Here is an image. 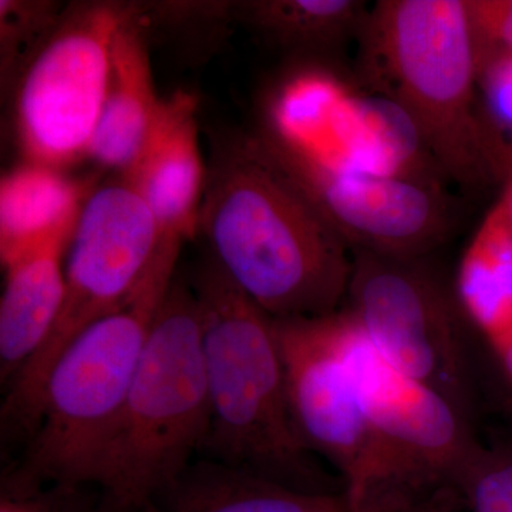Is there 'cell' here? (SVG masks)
Masks as SVG:
<instances>
[{
    "label": "cell",
    "mask_w": 512,
    "mask_h": 512,
    "mask_svg": "<svg viewBox=\"0 0 512 512\" xmlns=\"http://www.w3.org/2000/svg\"><path fill=\"white\" fill-rule=\"evenodd\" d=\"M200 232L211 258L272 319L322 318L345 305L352 251L261 134L215 146Z\"/></svg>",
    "instance_id": "obj_1"
},
{
    "label": "cell",
    "mask_w": 512,
    "mask_h": 512,
    "mask_svg": "<svg viewBox=\"0 0 512 512\" xmlns=\"http://www.w3.org/2000/svg\"><path fill=\"white\" fill-rule=\"evenodd\" d=\"M357 40L360 80L412 120L441 175L471 191L504 180L511 144L478 104L467 0H380Z\"/></svg>",
    "instance_id": "obj_2"
},
{
    "label": "cell",
    "mask_w": 512,
    "mask_h": 512,
    "mask_svg": "<svg viewBox=\"0 0 512 512\" xmlns=\"http://www.w3.org/2000/svg\"><path fill=\"white\" fill-rule=\"evenodd\" d=\"M211 426L201 454L311 493L345 491L315 463L291 409L275 320L214 259L195 272Z\"/></svg>",
    "instance_id": "obj_3"
},
{
    "label": "cell",
    "mask_w": 512,
    "mask_h": 512,
    "mask_svg": "<svg viewBox=\"0 0 512 512\" xmlns=\"http://www.w3.org/2000/svg\"><path fill=\"white\" fill-rule=\"evenodd\" d=\"M210 426L200 303L175 276L94 473L101 512H146L201 453Z\"/></svg>",
    "instance_id": "obj_4"
},
{
    "label": "cell",
    "mask_w": 512,
    "mask_h": 512,
    "mask_svg": "<svg viewBox=\"0 0 512 512\" xmlns=\"http://www.w3.org/2000/svg\"><path fill=\"white\" fill-rule=\"evenodd\" d=\"M180 249L160 248L130 302L67 346L47 376L36 429L3 488L92 487L101 454L136 377L151 325L175 278Z\"/></svg>",
    "instance_id": "obj_5"
},
{
    "label": "cell",
    "mask_w": 512,
    "mask_h": 512,
    "mask_svg": "<svg viewBox=\"0 0 512 512\" xmlns=\"http://www.w3.org/2000/svg\"><path fill=\"white\" fill-rule=\"evenodd\" d=\"M160 245L153 212L126 178L97 185L67 248L66 295L55 328L6 389L0 414L5 443H28L57 359L80 333L134 298Z\"/></svg>",
    "instance_id": "obj_6"
},
{
    "label": "cell",
    "mask_w": 512,
    "mask_h": 512,
    "mask_svg": "<svg viewBox=\"0 0 512 512\" xmlns=\"http://www.w3.org/2000/svg\"><path fill=\"white\" fill-rule=\"evenodd\" d=\"M393 366L474 421L477 383L467 319L423 258L352 252L343 308Z\"/></svg>",
    "instance_id": "obj_7"
},
{
    "label": "cell",
    "mask_w": 512,
    "mask_h": 512,
    "mask_svg": "<svg viewBox=\"0 0 512 512\" xmlns=\"http://www.w3.org/2000/svg\"><path fill=\"white\" fill-rule=\"evenodd\" d=\"M131 6H66L16 87V131L26 160L64 170L89 158L109 87L114 36Z\"/></svg>",
    "instance_id": "obj_8"
},
{
    "label": "cell",
    "mask_w": 512,
    "mask_h": 512,
    "mask_svg": "<svg viewBox=\"0 0 512 512\" xmlns=\"http://www.w3.org/2000/svg\"><path fill=\"white\" fill-rule=\"evenodd\" d=\"M274 320L296 431L313 456L338 471L353 500L389 476V464L360 404L343 350L340 311Z\"/></svg>",
    "instance_id": "obj_9"
},
{
    "label": "cell",
    "mask_w": 512,
    "mask_h": 512,
    "mask_svg": "<svg viewBox=\"0 0 512 512\" xmlns=\"http://www.w3.org/2000/svg\"><path fill=\"white\" fill-rule=\"evenodd\" d=\"M340 336L360 404L383 448L386 480L457 485L480 441L474 421L447 397L384 359L340 309Z\"/></svg>",
    "instance_id": "obj_10"
},
{
    "label": "cell",
    "mask_w": 512,
    "mask_h": 512,
    "mask_svg": "<svg viewBox=\"0 0 512 512\" xmlns=\"http://www.w3.org/2000/svg\"><path fill=\"white\" fill-rule=\"evenodd\" d=\"M272 153L352 252L423 258L450 235V202L439 180L330 170Z\"/></svg>",
    "instance_id": "obj_11"
},
{
    "label": "cell",
    "mask_w": 512,
    "mask_h": 512,
    "mask_svg": "<svg viewBox=\"0 0 512 512\" xmlns=\"http://www.w3.org/2000/svg\"><path fill=\"white\" fill-rule=\"evenodd\" d=\"M197 107L190 93L163 97L143 154L130 173L121 175L153 212L161 244L183 247L200 234L207 168L202 161Z\"/></svg>",
    "instance_id": "obj_12"
},
{
    "label": "cell",
    "mask_w": 512,
    "mask_h": 512,
    "mask_svg": "<svg viewBox=\"0 0 512 512\" xmlns=\"http://www.w3.org/2000/svg\"><path fill=\"white\" fill-rule=\"evenodd\" d=\"M160 104L146 22L140 6L133 5L114 36L109 87L90 146V160L120 177L130 173L147 146Z\"/></svg>",
    "instance_id": "obj_13"
},
{
    "label": "cell",
    "mask_w": 512,
    "mask_h": 512,
    "mask_svg": "<svg viewBox=\"0 0 512 512\" xmlns=\"http://www.w3.org/2000/svg\"><path fill=\"white\" fill-rule=\"evenodd\" d=\"M97 185L96 177H72L59 168L28 160L3 175L0 183L2 265L50 242H70L84 205Z\"/></svg>",
    "instance_id": "obj_14"
},
{
    "label": "cell",
    "mask_w": 512,
    "mask_h": 512,
    "mask_svg": "<svg viewBox=\"0 0 512 512\" xmlns=\"http://www.w3.org/2000/svg\"><path fill=\"white\" fill-rule=\"evenodd\" d=\"M353 93L323 64L295 67L269 94L259 134L278 156L326 167L332 163L340 114Z\"/></svg>",
    "instance_id": "obj_15"
},
{
    "label": "cell",
    "mask_w": 512,
    "mask_h": 512,
    "mask_svg": "<svg viewBox=\"0 0 512 512\" xmlns=\"http://www.w3.org/2000/svg\"><path fill=\"white\" fill-rule=\"evenodd\" d=\"M69 244L50 242L3 265L0 377L6 386L45 345L59 319L66 295L64 262Z\"/></svg>",
    "instance_id": "obj_16"
},
{
    "label": "cell",
    "mask_w": 512,
    "mask_h": 512,
    "mask_svg": "<svg viewBox=\"0 0 512 512\" xmlns=\"http://www.w3.org/2000/svg\"><path fill=\"white\" fill-rule=\"evenodd\" d=\"M330 170L377 177L439 180L417 128L393 101L353 93L340 114Z\"/></svg>",
    "instance_id": "obj_17"
},
{
    "label": "cell",
    "mask_w": 512,
    "mask_h": 512,
    "mask_svg": "<svg viewBox=\"0 0 512 512\" xmlns=\"http://www.w3.org/2000/svg\"><path fill=\"white\" fill-rule=\"evenodd\" d=\"M146 512H352L348 494L311 493L218 461H195Z\"/></svg>",
    "instance_id": "obj_18"
},
{
    "label": "cell",
    "mask_w": 512,
    "mask_h": 512,
    "mask_svg": "<svg viewBox=\"0 0 512 512\" xmlns=\"http://www.w3.org/2000/svg\"><path fill=\"white\" fill-rule=\"evenodd\" d=\"M453 289L468 325L503 355L512 346V232L500 201L464 249Z\"/></svg>",
    "instance_id": "obj_19"
},
{
    "label": "cell",
    "mask_w": 512,
    "mask_h": 512,
    "mask_svg": "<svg viewBox=\"0 0 512 512\" xmlns=\"http://www.w3.org/2000/svg\"><path fill=\"white\" fill-rule=\"evenodd\" d=\"M366 5L359 0L231 2V19L291 52H332L359 39L369 15Z\"/></svg>",
    "instance_id": "obj_20"
},
{
    "label": "cell",
    "mask_w": 512,
    "mask_h": 512,
    "mask_svg": "<svg viewBox=\"0 0 512 512\" xmlns=\"http://www.w3.org/2000/svg\"><path fill=\"white\" fill-rule=\"evenodd\" d=\"M66 6L45 0L0 2V74L3 89L18 83L40 47L52 35Z\"/></svg>",
    "instance_id": "obj_21"
},
{
    "label": "cell",
    "mask_w": 512,
    "mask_h": 512,
    "mask_svg": "<svg viewBox=\"0 0 512 512\" xmlns=\"http://www.w3.org/2000/svg\"><path fill=\"white\" fill-rule=\"evenodd\" d=\"M349 501L352 512H467L460 488L430 481H383Z\"/></svg>",
    "instance_id": "obj_22"
},
{
    "label": "cell",
    "mask_w": 512,
    "mask_h": 512,
    "mask_svg": "<svg viewBox=\"0 0 512 512\" xmlns=\"http://www.w3.org/2000/svg\"><path fill=\"white\" fill-rule=\"evenodd\" d=\"M458 488L467 512H512V447L481 444Z\"/></svg>",
    "instance_id": "obj_23"
},
{
    "label": "cell",
    "mask_w": 512,
    "mask_h": 512,
    "mask_svg": "<svg viewBox=\"0 0 512 512\" xmlns=\"http://www.w3.org/2000/svg\"><path fill=\"white\" fill-rule=\"evenodd\" d=\"M0 512H101L100 495L86 485L0 487Z\"/></svg>",
    "instance_id": "obj_24"
},
{
    "label": "cell",
    "mask_w": 512,
    "mask_h": 512,
    "mask_svg": "<svg viewBox=\"0 0 512 512\" xmlns=\"http://www.w3.org/2000/svg\"><path fill=\"white\" fill-rule=\"evenodd\" d=\"M476 33L478 62L512 53V0H467Z\"/></svg>",
    "instance_id": "obj_25"
},
{
    "label": "cell",
    "mask_w": 512,
    "mask_h": 512,
    "mask_svg": "<svg viewBox=\"0 0 512 512\" xmlns=\"http://www.w3.org/2000/svg\"><path fill=\"white\" fill-rule=\"evenodd\" d=\"M478 89L484 94L491 123L512 130V53L488 56L478 62Z\"/></svg>",
    "instance_id": "obj_26"
},
{
    "label": "cell",
    "mask_w": 512,
    "mask_h": 512,
    "mask_svg": "<svg viewBox=\"0 0 512 512\" xmlns=\"http://www.w3.org/2000/svg\"><path fill=\"white\" fill-rule=\"evenodd\" d=\"M498 201L503 205L505 220L512 232V144L510 160H508L507 170H505L503 180V191H501Z\"/></svg>",
    "instance_id": "obj_27"
},
{
    "label": "cell",
    "mask_w": 512,
    "mask_h": 512,
    "mask_svg": "<svg viewBox=\"0 0 512 512\" xmlns=\"http://www.w3.org/2000/svg\"><path fill=\"white\" fill-rule=\"evenodd\" d=\"M498 360H500L504 372L507 373L508 379H510V382L512 383V346L505 350L503 355L498 357Z\"/></svg>",
    "instance_id": "obj_28"
}]
</instances>
